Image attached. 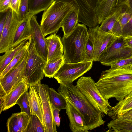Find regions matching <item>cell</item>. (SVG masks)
<instances>
[{"label": "cell", "mask_w": 132, "mask_h": 132, "mask_svg": "<svg viewBox=\"0 0 132 132\" xmlns=\"http://www.w3.org/2000/svg\"><path fill=\"white\" fill-rule=\"evenodd\" d=\"M132 109V91L126 97L111 107L109 116L112 119Z\"/></svg>", "instance_id": "21"}, {"label": "cell", "mask_w": 132, "mask_h": 132, "mask_svg": "<svg viewBox=\"0 0 132 132\" xmlns=\"http://www.w3.org/2000/svg\"><path fill=\"white\" fill-rule=\"evenodd\" d=\"M130 69H132V65L129 68Z\"/></svg>", "instance_id": "48"}, {"label": "cell", "mask_w": 132, "mask_h": 132, "mask_svg": "<svg viewBox=\"0 0 132 132\" xmlns=\"http://www.w3.org/2000/svg\"><path fill=\"white\" fill-rule=\"evenodd\" d=\"M122 11V6L117 7L112 14L102 22L99 28L105 32L112 34L114 25Z\"/></svg>", "instance_id": "23"}, {"label": "cell", "mask_w": 132, "mask_h": 132, "mask_svg": "<svg viewBox=\"0 0 132 132\" xmlns=\"http://www.w3.org/2000/svg\"><path fill=\"white\" fill-rule=\"evenodd\" d=\"M122 6L132 15V0H119L117 7Z\"/></svg>", "instance_id": "39"}, {"label": "cell", "mask_w": 132, "mask_h": 132, "mask_svg": "<svg viewBox=\"0 0 132 132\" xmlns=\"http://www.w3.org/2000/svg\"><path fill=\"white\" fill-rule=\"evenodd\" d=\"M112 119L120 122L132 123V109Z\"/></svg>", "instance_id": "38"}, {"label": "cell", "mask_w": 132, "mask_h": 132, "mask_svg": "<svg viewBox=\"0 0 132 132\" xmlns=\"http://www.w3.org/2000/svg\"><path fill=\"white\" fill-rule=\"evenodd\" d=\"M28 40H24L15 47L10 48L0 57V74L18 52L23 47Z\"/></svg>", "instance_id": "24"}, {"label": "cell", "mask_w": 132, "mask_h": 132, "mask_svg": "<svg viewBox=\"0 0 132 132\" xmlns=\"http://www.w3.org/2000/svg\"><path fill=\"white\" fill-rule=\"evenodd\" d=\"M123 42L125 46L132 49V36L123 37Z\"/></svg>", "instance_id": "45"}, {"label": "cell", "mask_w": 132, "mask_h": 132, "mask_svg": "<svg viewBox=\"0 0 132 132\" xmlns=\"http://www.w3.org/2000/svg\"><path fill=\"white\" fill-rule=\"evenodd\" d=\"M28 53V51L19 63L0 78V88L6 95L25 78V71Z\"/></svg>", "instance_id": "11"}, {"label": "cell", "mask_w": 132, "mask_h": 132, "mask_svg": "<svg viewBox=\"0 0 132 132\" xmlns=\"http://www.w3.org/2000/svg\"><path fill=\"white\" fill-rule=\"evenodd\" d=\"M58 92L69 101L84 118L89 130L103 125L102 113L96 108L73 83L60 84Z\"/></svg>", "instance_id": "2"}, {"label": "cell", "mask_w": 132, "mask_h": 132, "mask_svg": "<svg viewBox=\"0 0 132 132\" xmlns=\"http://www.w3.org/2000/svg\"><path fill=\"white\" fill-rule=\"evenodd\" d=\"M95 84L106 100L114 98L120 101L132 91V69L128 68L103 71Z\"/></svg>", "instance_id": "1"}, {"label": "cell", "mask_w": 132, "mask_h": 132, "mask_svg": "<svg viewBox=\"0 0 132 132\" xmlns=\"http://www.w3.org/2000/svg\"><path fill=\"white\" fill-rule=\"evenodd\" d=\"M47 61L38 53L32 39L28 51L25 76L28 86L40 83L45 76L44 69Z\"/></svg>", "instance_id": "6"}, {"label": "cell", "mask_w": 132, "mask_h": 132, "mask_svg": "<svg viewBox=\"0 0 132 132\" xmlns=\"http://www.w3.org/2000/svg\"><path fill=\"white\" fill-rule=\"evenodd\" d=\"M28 88L25 77L9 93L3 97L4 99V104L3 111L13 107L16 104L18 99L22 94L28 90Z\"/></svg>", "instance_id": "19"}, {"label": "cell", "mask_w": 132, "mask_h": 132, "mask_svg": "<svg viewBox=\"0 0 132 132\" xmlns=\"http://www.w3.org/2000/svg\"><path fill=\"white\" fill-rule=\"evenodd\" d=\"M119 0H104L97 3L95 13L99 25L112 13L117 7Z\"/></svg>", "instance_id": "20"}, {"label": "cell", "mask_w": 132, "mask_h": 132, "mask_svg": "<svg viewBox=\"0 0 132 132\" xmlns=\"http://www.w3.org/2000/svg\"><path fill=\"white\" fill-rule=\"evenodd\" d=\"M45 39L48 50L47 63L62 57L63 48L60 37L53 34L45 38Z\"/></svg>", "instance_id": "16"}, {"label": "cell", "mask_w": 132, "mask_h": 132, "mask_svg": "<svg viewBox=\"0 0 132 132\" xmlns=\"http://www.w3.org/2000/svg\"><path fill=\"white\" fill-rule=\"evenodd\" d=\"M107 126L109 129L108 132H132V123L120 122L112 119Z\"/></svg>", "instance_id": "30"}, {"label": "cell", "mask_w": 132, "mask_h": 132, "mask_svg": "<svg viewBox=\"0 0 132 132\" xmlns=\"http://www.w3.org/2000/svg\"><path fill=\"white\" fill-rule=\"evenodd\" d=\"M30 116L25 112L16 113L18 123L21 132H24L26 128L29 120Z\"/></svg>", "instance_id": "35"}, {"label": "cell", "mask_w": 132, "mask_h": 132, "mask_svg": "<svg viewBox=\"0 0 132 132\" xmlns=\"http://www.w3.org/2000/svg\"><path fill=\"white\" fill-rule=\"evenodd\" d=\"M32 38L26 42L23 47L16 54L5 68L0 74V78L3 77L9 71L17 65L22 60L26 54L28 52Z\"/></svg>", "instance_id": "25"}, {"label": "cell", "mask_w": 132, "mask_h": 132, "mask_svg": "<svg viewBox=\"0 0 132 132\" xmlns=\"http://www.w3.org/2000/svg\"><path fill=\"white\" fill-rule=\"evenodd\" d=\"M93 61L75 63L63 62L53 78L59 84L72 83L89 70Z\"/></svg>", "instance_id": "7"}, {"label": "cell", "mask_w": 132, "mask_h": 132, "mask_svg": "<svg viewBox=\"0 0 132 132\" xmlns=\"http://www.w3.org/2000/svg\"><path fill=\"white\" fill-rule=\"evenodd\" d=\"M20 23L16 13L9 9L7 11L6 22L0 37V53H5L10 48Z\"/></svg>", "instance_id": "12"}, {"label": "cell", "mask_w": 132, "mask_h": 132, "mask_svg": "<svg viewBox=\"0 0 132 132\" xmlns=\"http://www.w3.org/2000/svg\"><path fill=\"white\" fill-rule=\"evenodd\" d=\"M0 37L1 36L5 24L7 15V11L4 12H0Z\"/></svg>", "instance_id": "42"}, {"label": "cell", "mask_w": 132, "mask_h": 132, "mask_svg": "<svg viewBox=\"0 0 132 132\" xmlns=\"http://www.w3.org/2000/svg\"><path fill=\"white\" fill-rule=\"evenodd\" d=\"M132 56V49L124 45L123 37H118L107 53L100 59L99 62L103 65L110 66L112 62Z\"/></svg>", "instance_id": "13"}, {"label": "cell", "mask_w": 132, "mask_h": 132, "mask_svg": "<svg viewBox=\"0 0 132 132\" xmlns=\"http://www.w3.org/2000/svg\"><path fill=\"white\" fill-rule=\"evenodd\" d=\"M132 17L129 12L122 10V11L115 23L112 30V34L117 37L121 36L122 30Z\"/></svg>", "instance_id": "27"}, {"label": "cell", "mask_w": 132, "mask_h": 132, "mask_svg": "<svg viewBox=\"0 0 132 132\" xmlns=\"http://www.w3.org/2000/svg\"><path fill=\"white\" fill-rule=\"evenodd\" d=\"M132 65V56L121 59L112 63L110 66L111 70H116L129 68Z\"/></svg>", "instance_id": "34"}, {"label": "cell", "mask_w": 132, "mask_h": 132, "mask_svg": "<svg viewBox=\"0 0 132 132\" xmlns=\"http://www.w3.org/2000/svg\"><path fill=\"white\" fill-rule=\"evenodd\" d=\"M30 22L32 30L31 38L34 42L36 51L39 55L47 61L48 50L45 38L35 15L31 17Z\"/></svg>", "instance_id": "15"}, {"label": "cell", "mask_w": 132, "mask_h": 132, "mask_svg": "<svg viewBox=\"0 0 132 132\" xmlns=\"http://www.w3.org/2000/svg\"><path fill=\"white\" fill-rule=\"evenodd\" d=\"M88 32V36L86 47L84 62L93 61L94 37L91 28H89Z\"/></svg>", "instance_id": "32"}, {"label": "cell", "mask_w": 132, "mask_h": 132, "mask_svg": "<svg viewBox=\"0 0 132 132\" xmlns=\"http://www.w3.org/2000/svg\"><path fill=\"white\" fill-rule=\"evenodd\" d=\"M49 91L52 104L56 109L61 110L66 109V101L63 97L52 88H49Z\"/></svg>", "instance_id": "28"}, {"label": "cell", "mask_w": 132, "mask_h": 132, "mask_svg": "<svg viewBox=\"0 0 132 132\" xmlns=\"http://www.w3.org/2000/svg\"><path fill=\"white\" fill-rule=\"evenodd\" d=\"M33 15L29 13L20 22L10 48H14L23 41L31 38L32 30L30 21Z\"/></svg>", "instance_id": "17"}, {"label": "cell", "mask_w": 132, "mask_h": 132, "mask_svg": "<svg viewBox=\"0 0 132 132\" xmlns=\"http://www.w3.org/2000/svg\"><path fill=\"white\" fill-rule=\"evenodd\" d=\"M21 0H10V8L17 14L18 12Z\"/></svg>", "instance_id": "44"}, {"label": "cell", "mask_w": 132, "mask_h": 132, "mask_svg": "<svg viewBox=\"0 0 132 132\" xmlns=\"http://www.w3.org/2000/svg\"><path fill=\"white\" fill-rule=\"evenodd\" d=\"M29 13L28 0H21L19 9L17 14L18 20L22 21Z\"/></svg>", "instance_id": "37"}, {"label": "cell", "mask_w": 132, "mask_h": 132, "mask_svg": "<svg viewBox=\"0 0 132 132\" xmlns=\"http://www.w3.org/2000/svg\"><path fill=\"white\" fill-rule=\"evenodd\" d=\"M88 36L86 25L78 23L73 31L61 41L63 48L64 62H84L86 47Z\"/></svg>", "instance_id": "3"}, {"label": "cell", "mask_w": 132, "mask_h": 132, "mask_svg": "<svg viewBox=\"0 0 132 132\" xmlns=\"http://www.w3.org/2000/svg\"><path fill=\"white\" fill-rule=\"evenodd\" d=\"M20 107L21 112H25L29 116L31 113L28 97V90L20 97L16 102Z\"/></svg>", "instance_id": "33"}, {"label": "cell", "mask_w": 132, "mask_h": 132, "mask_svg": "<svg viewBox=\"0 0 132 132\" xmlns=\"http://www.w3.org/2000/svg\"><path fill=\"white\" fill-rule=\"evenodd\" d=\"M41 101L43 110V124L45 132H57L56 125L53 115L52 108L46 85L37 84L34 85Z\"/></svg>", "instance_id": "8"}, {"label": "cell", "mask_w": 132, "mask_h": 132, "mask_svg": "<svg viewBox=\"0 0 132 132\" xmlns=\"http://www.w3.org/2000/svg\"><path fill=\"white\" fill-rule=\"evenodd\" d=\"M0 114L3 111L4 104V97H0Z\"/></svg>", "instance_id": "46"}, {"label": "cell", "mask_w": 132, "mask_h": 132, "mask_svg": "<svg viewBox=\"0 0 132 132\" xmlns=\"http://www.w3.org/2000/svg\"><path fill=\"white\" fill-rule=\"evenodd\" d=\"M74 6L71 3L55 0L44 11L40 26L44 37L62 27L65 18Z\"/></svg>", "instance_id": "4"}, {"label": "cell", "mask_w": 132, "mask_h": 132, "mask_svg": "<svg viewBox=\"0 0 132 132\" xmlns=\"http://www.w3.org/2000/svg\"><path fill=\"white\" fill-rule=\"evenodd\" d=\"M10 0H0V12H6L10 8Z\"/></svg>", "instance_id": "43"}, {"label": "cell", "mask_w": 132, "mask_h": 132, "mask_svg": "<svg viewBox=\"0 0 132 132\" xmlns=\"http://www.w3.org/2000/svg\"><path fill=\"white\" fill-rule=\"evenodd\" d=\"M66 112L69 121V126L72 132H88L89 130L83 116L77 109L68 100Z\"/></svg>", "instance_id": "14"}, {"label": "cell", "mask_w": 132, "mask_h": 132, "mask_svg": "<svg viewBox=\"0 0 132 132\" xmlns=\"http://www.w3.org/2000/svg\"><path fill=\"white\" fill-rule=\"evenodd\" d=\"M76 86L96 108L102 113L108 115L112 106L101 94L91 77H81L77 82Z\"/></svg>", "instance_id": "5"}, {"label": "cell", "mask_w": 132, "mask_h": 132, "mask_svg": "<svg viewBox=\"0 0 132 132\" xmlns=\"http://www.w3.org/2000/svg\"><path fill=\"white\" fill-rule=\"evenodd\" d=\"M70 2L79 9L78 22L93 28L98 25L95 13L97 0H57Z\"/></svg>", "instance_id": "9"}, {"label": "cell", "mask_w": 132, "mask_h": 132, "mask_svg": "<svg viewBox=\"0 0 132 132\" xmlns=\"http://www.w3.org/2000/svg\"><path fill=\"white\" fill-rule=\"evenodd\" d=\"M6 126L7 132H21L18 123L16 113L12 114L8 119Z\"/></svg>", "instance_id": "36"}, {"label": "cell", "mask_w": 132, "mask_h": 132, "mask_svg": "<svg viewBox=\"0 0 132 132\" xmlns=\"http://www.w3.org/2000/svg\"><path fill=\"white\" fill-rule=\"evenodd\" d=\"M24 132H45L44 126L38 117L31 115L27 127Z\"/></svg>", "instance_id": "29"}, {"label": "cell", "mask_w": 132, "mask_h": 132, "mask_svg": "<svg viewBox=\"0 0 132 132\" xmlns=\"http://www.w3.org/2000/svg\"><path fill=\"white\" fill-rule=\"evenodd\" d=\"M64 62L63 57L55 61L47 63L44 70L45 76L49 78H53L55 74Z\"/></svg>", "instance_id": "31"}, {"label": "cell", "mask_w": 132, "mask_h": 132, "mask_svg": "<svg viewBox=\"0 0 132 132\" xmlns=\"http://www.w3.org/2000/svg\"><path fill=\"white\" fill-rule=\"evenodd\" d=\"M104 0H97V3H100L103 1Z\"/></svg>", "instance_id": "47"}, {"label": "cell", "mask_w": 132, "mask_h": 132, "mask_svg": "<svg viewBox=\"0 0 132 132\" xmlns=\"http://www.w3.org/2000/svg\"><path fill=\"white\" fill-rule=\"evenodd\" d=\"M79 9L74 6L65 18L61 28L64 36L70 34L74 30L78 23Z\"/></svg>", "instance_id": "22"}, {"label": "cell", "mask_w": 132, "mask_h": 132, "mask_svg": "<svg viewBox=\"0 0 132 132\" xmlns=\"http://www.w3.org/2000/svg\"><path fill=\"white\" fill-rule=\"evenodd\" d=\"M91 28L94 37L93 61L99 62L101 58L107 53L118 37L101 30L98 26Z\"/></svg>", "instance_id": "10"}, {"label": "cell", "mask_w": 132, "mask_h": 132, "mask_svg": "<svg viewBox=\"0 0 132 132\" xmlns=\"http://www.w3.org/2000/svg\"><path fill=\"white\" fill-rule=\"evenodd\" d=\"M28 89V97L31 115L37 116L43 124V110L40 99L34 85H29Z\"/></svg>", "instance_id": "18"}, {"label": "cell", "mask_w": 132, "mask_h": 132, "mask_svg": "<svg viewBox=\"0 0 132 132\" xmlns=\"http://www.w3.org/2000/svg\"><path fill=\"white\" fill-rule=\"evenodd\" d=\"M52 108L54 119L56 126L59 127L61 120L59 116V113L61 110L55 108L51 104Z\"/></svg>", "instance_id": "41"}, {"label": "cell", "mask_w": 132, "mask_h": 132, "mask_svg": "<svg viewBox=\"0 0 132 132\" xmlns=\"http://www.w3.org/2000/svg\"><path fill=\"white\" fill-rule=\"evenodd\" d=\"M55 0H28L29 13L34 15L46 10Z\"/></svg>", "instance_id": "26"}, {"label": "cell", "mask_w": 132, "mask_h": 132, "mask_svg": "<svg viewBox=\"0 0 132 132\" xmlns=\"http://www.w3.org/2000/svg\"><path fill=\"white\" fill-rule=\"evenodd\" d=\"M121 36L123 37L132 36V17L123 28Z\"/></svg>", "instance_id": "40"}]
</instances>
